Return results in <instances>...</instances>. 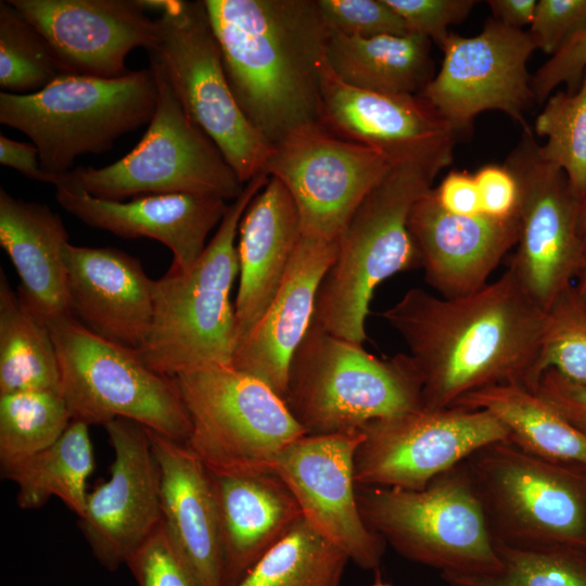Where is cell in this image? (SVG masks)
I'll use <instances>...</instances> for the list:
<instances>
[{
  "label": "cell",
  "instance_id": "obj_11",
  "mask_svg": "<svg viewBox=\"0 0 586 586\" xmlns=\"http://www.w3.org/2000/svg\"><path fill=\"white\" fill-rule=\"evenodd\" d=\"M47 326L72 420L104 426L125 418L187 443L191 422L174 378L150 370L137 351L95 335L73 315Z\"/></svg>",
  "mask_w": 586,
  "mask_h": 586
},
{
  "label": "cell",
  "instance_id": "obj_4",
  "mask_svg": "<svg viewBox=\"0 0 586 586\" xmlns=\"http://www.w3.org/2000/svg\"><path fill=\"white\" fill-rule=\"evenodd\" d=\"M435 177L419 165L396 164L359 204L317 291L313 320L323 330L364 343L375 288L420 265L408 220L415 203L433 188Z\"/></svg>",
  "mask_w": 586,
  "mask_h": 586
},
{
  "label": "cell",
  "instance_id": "obj_49",
  "mask_svg": "<svg viewBox=\"0 0 586 586\" xmlns=\"http://www.w3.org/2000/svg\"><path fill=\"white\" fill-rule=\"evenodd\" d=\"M576 278H577V284L574 285L575 290H576L579 298L582 300V302L586 306V255H585L583 266H582V268H581V270H579Z\"/></svg>",
  "mask_w": 586,
  "mask_h": 586
},
{
  "label": "cell",
  "instance_id": "obj_5",
  "mask_svg": "<svg viewBox=\"0 0 586 586\" xmlns=\"http://www.w3.org/2000/svg\"><path fill=\"white\" fill-rule=\"evenodd\" d=\"M421 388L409 354L378 358L311 320L290 361L284 402L307 434H330L422 408Z\"/></svg>",
  "mask_w": 586,
  "mask_h": 586
},
{
  "label": "cell",
  "instance_id": "obj_48",
  "mask_svg": "<svg viewBox=\"0 0 586 586\" xmlns=\"http://www.w3.org/2000/svg\"><path fill=\"white\" fill-rule=\"evenodd\" d=\"M494 20L514 29L531 26L536 7V0H488Z\"/></svg>",
  "mask_w": 586,
  "mask_h": 586
},
{
  "label": "cell",
  "instance_id": "obj_27",
  "mask_svg": "<svg viewBox=\"0 0 586 586\" xmlns=\"http://www.w3.org/2000/svg\"><path fill=\"white\" fill-rule=\"evenodd\" d=\"M211 474L219 517L224 586H235L294 527L302 513L276 474Z\"/></svg>",
  "mask_w": 586,
  "mask_h": 586
},
{
  "label": "cell",
  "instance_id": "obj_2",
  "mask_svg": "<svg viewBox=\"0 0 586 586\" xmlns=\"http://www.w3.org/2000/svg\"><path fill=\"white\" fill-rule=\"evenodd\" d=\"M231 92L271 145L321 125L329 29L317 0H204Z\"/></svg>",
  "mask_w": 586,
  "mask_h": 586
},
{
  "label": "cell",
  "instance_id": "obj_17",
  "mask_svg": "<svg viewBox=\"0 0 586 586\" xmlns=\"http://www.w3.org/2000/svg\"><path fill=\"white\" fill-rule=\"evenodd\" d=\"M361 429L305 434L278 457L276 474L295 498L304 521L355 564L378 572L384 542L359 510L354 470Z\"/></svg>",
  "mask_w": 586,
  "mask_h": 586
},
{
  "label": "cell",
  "instance_id": "obj_24",
  "mask_svg": "<svg viewBox=\"0 0 586 586\" xmlns=\"http://www.w3.org/2000/svg\"><path fill=\"white\" fill-rule=\"evenodd\" d=\"M337 250L339 240L302 235L276 296L233 353L235 369L259 379L283 399L290 361L309 329L318 288Z\"/></svg>",
  "mask_w": 586,
  "mask_h": 586
},
{
  "label": "cell",
  "instance_id": "obj_25",
  "mask_svg": "<svg viewBox=\"0 0 586 586\" xmlns=\"http://www.w3.org/2000/svg\"><path fill=\"white\" fill-rule=\"evenodd\" d=\"M239 289L234 351L250 335L280 289L302 238L297 207L283 183L269 177L239 225Z\"/></svg>",
  "mask_w": 586,
  "mask_h": 586
},
{
  "label": "cell",
  "instance_id": "obj_35",
  "mask_svg": "<svg viewBox=\"0 0 586 586\" xmlns=\"http://www.w3.org/2000/svg\"><path fill=\"white\" fill-rule=\"evenodd\" d=\"M72 415L61 392L25 391L0 395L1 468L23 461L52 445Z\"/></svg>",
  "mask_w": 586,
  "mask_h": 586
},
{
  "label": "cell",
  "instance_id": "obj_32",
  "mask_svg": "<svg viewBox=\"0 0 586 586\" xmlns=\"http://www.w3.org/2000/svg\"><path fill=\"white\" fill-rule=\"evenodd\" d=\"M25 391L61 392L59 360L48 326L12 290L1 268L0 395Z\"/></svg>",
  "mask_w": 586,
  "mask_h": 586
},
{
  "label": "cell",
  "instance_id": "obj_31",
  "mask_svg": "<svg viewBox=\"0 0 586 586\" xmlns=\"http://www.w3.org/2000/svg\"><path fill=\"white\" fill-rule=\"evenodd\" d=\"M93 468L89 425L72 420L52 445L1 470L5 479L17 485L20 508L37 509L56 497L80 518L88 496L87 480Z\"/></svg>",
  "mask_w": 586,
  "mask_h": 586
},
{
  "label": "cell",
  "instance_id": "obj_22",
  "mask_svg": "<svg viewBox=\"0 0 586 586\" xmlns=\"http://www.w3.org/2000/svg\"><path fill=\"white\" fill-rule=\"evenodd\" d=\"M72 315L90 332L138 351L152 322L154 280L114 247L68 243L63 253Z\"/></svg>",
  "mask_w": 586,
  "mask_h": 586
},
{
  "label": "cell",
  "instance_id": "obj_44",
  "mask_svg": "<svg viewBox=\"0 0 586 586\" xmlns=\"http://www.w3.org/2000/svg\"><path fill=\"white\" fill-rule=\"evenodd\" d=\"M483 214L496 218L517 215L519 187L512 171L506 166L486 165L474 175Z\"/></svg>",
  "mask_w": 586,
  "mask_h": 586
},
{
  "label": "cell",
  "instance_id": "obj_1",
  "mask_svg": "<svg viewBox=\"0 0 586 586\" xmlns=\"http://www.w3.org/2000/svg\"><path fill=\"white\" fill-rule=\"evenodd\" d=\"M381 317L405 341L421 378L424 409L455 405L474 391L518 385L535 392L546 309L509 267L469 295L408 290Z\"/></svg>",
  "mask_w": 586,
  "mask_h": 586
},
{
  "label": "cell",
  "instance_id": "obj_43",
  "mask_svg": "<svg viewBox=\"0 0 586 586\" xmlns=\"http://www.w3.org/2000/svg\"><path fill=\"white\" fill-rule=\"evenodd\" d=\"M586 71V28L551 55L532 76L535 101L543 103L560 84L566 92L578 90Z\"/></svg>",
  "mask_w": 586,
  "mask_h": 586
},
{
  "label": "cell",
  "instance_id": "obj_10",
  "mask_svg": "<svg viewBox=\"0 0 586 586\" xmlns=\"http://www.w3.org/2000/svg\"><path fill=\"white\" fill-rule=\"evenodd\" d=\"M463 462L496 542L586 550V468L545 460L510 440Z\"/></svg>",
  "mask_w": 586,
  "mask_h": 586
},
{
  "label": "cell",
  "instance_id": "obj_39",
  "mask_svg": "<svg viewBox=\"0 0 586 586\" xmlns=\"http://www.w3.org/2000/svg\"><path fill=\"white\" fill-rule=\"evenodd\" d=\"M138 586H200L163 521L126 562Z\"/></svg>",
  "mask_w": 586,
  "mask_h": 586
},
{
  "label": "cell",
  "instance_id": "obj_8",
  "mask_svg": "<svg viewBox=\"0 0 586 586\" xmlns=\"http://www.w3.org/2000/svg\"><path fill=\"white\" fill-rule=\"evenodd\" d=\"M174 379L191 422L186 444L214 474H273L279 455L307 434L281 396L232 365Z\"/></svg>",
  "mask_w": 586,
  "mask_h": 586
},
{
  "label": "cell",
  "instance_id": "obj_33",
  "mask_svg": "<svg viewBox=\"0 0 586 586\" xmlns=\"http://www.w3.org/2000/svg\"><path fill=\"white\" fill-rule=\"evenodd\" d=\"M348 561L302 518L235 586H341Z\"/></svg>",
  "mask_w": 586,
  "mask_h": 586
},
{
  "label": "cell",
  "instance_id": "obj_42",
  "mask_svg": "<svg viewBox=\"0 0 586 586\" xmlns=\"http://www.w3.org/2000/svg\"><path fill=\"white\" fill-rule=\"evenodd\" d=\"M403 20L408 33L422 35L441 46L448 27L462 22L475 0H386Z\"/></svg>",
  "mask_w": 586,
  "mask_h": 586
},
{
  "label": "cell",
  "instance_id": "obj_6",
  "mask_svg": "<svg viewBox=\"0 0 586 586\" xmlns=\"http://www.w3.org/2000/svg\"><path fill=\"white\" fill-rule=\"evenodd\" d=\"M157 98L150 67L117 78L68 75L36 93L1 91L0 123L31 140L42 170L56 183L78 156L111 150L119 137L149 124Z\"/></svg>",
  "mask_w": 586,
  "mask_h": 586
},
{
  "label": "cell",
  "instance_id": "obj_12",
  "mask_svg": "<svg viewBox=\"0 0 586 586\" xmlns=\"http://www.w3.org/2000/svg\"><path fill=\"white\" fill-rule=\"evenodd\" d=\"M160 65L186 113L217 145L242 183L264 171L272 146L253 127L229 87L204 0H154Z\"/></svg>",
  "mask_w": 586,
  "mask_h": 586
},
{
  "label": "cell",
  "instance_id": "obj_50",
  "mask_svg": "<svg viewBox=\"0 0 586 586\" xmlns=\"http://www.w3.org/2000/svg\"><path fill=\"white\" fill-rule=\"evenodd\" d=\"M581 229L586 242V198L582 201L581 204Z\"/></svg>",
  "mask_w": 586,
  "mask_h": 586
},
{
  "label": "cell",
  "instance_id": "obj_21",
  "mask_svg": "<svg viewBox=\"0 0 586 586\" xmlns=\"http://www.w3.org/2000/svg\"><path fill=\"white\" fill-rule=\"evenodd\" d=\"M408 227L429 285L442 297L469 295L487 284L517 244L518 216L456 215L430 189L411 208Z\"/></svg>",
  "mask_w": 586,
  "mask_h": 586
},
{
  "label": "cell",
  "instance_id": "obj_23",
  "mask_svg": "<svg viewBox=\"0 0 586 586\" xmlns=\"http://www.w3.org/2000/svg\"><path fill=\"white\" fill-rule=\"evenodd\" d=\"M55 189L59 205L84 224L125 239L163 243L174 256L170 268L179 271L189 270L200 258L228 207L227 201L205 195L148 194L124 202Z\"/></svg>",
  "mask_w": 586,
  "mask_h": 586
},
{
  "label": "cell",
  "instance_id": "obj_7",
  "mask_svg": "<svg viewBox=\"0 0 586 586\" xmlns=\"http://www.w3.org/2000/svg\"><path fill=\"white\" fill-rule=\"evenodd\" d=\"M463 461L422 489L357 486L364 521L399 555L442 574L496 571L495 539Z\"/></svg>",
  "mask_w": 586,
  "mask_h": 586
},
{
  "label": "cell",
  "instance_id": "obj_47",
  "mask_svg": "<svg viewBox=\"0 0 586 586\" xmlns=\"http://www.w3.org/2000/svg\"><path fill=\"white\" fill-rule=\"evenodd\" d=\"M0 163L17 170L28 179L53 186L55 183V178L42 170L38 150L33 143L16 141L1 133Z\"/></svg>",
  "mask_w": 586,
  "mask_h": 586
},
{
  "label": "cell",
  "instance_id": "obj_30",
  "mask_svg": "<svg viewBox=\"0 0 586 586\" xmlns=\"http://www.w3.org/2000/svg\"><path fill=\"white\" fill-rule=\"evenodd\" d=\"M453 406L489 411L507 426L511 442L536 457L586 468V434L536 392L494 385L469 393Z\"/></svg>",
  "mask_w": 586,
  "mask_h": 586
},
{
  "label": "cell",
  "instance_id": "obj_29",
  "mask_svg": "<svg viewBox=\"0 0 586 586\" xmlns=\"http://www.w3.org/2000/svg\"><path fill=\"white\" fill-rule=\"evenodd\" d=\"M431 42L412 33L362 38L329 30L326 58L334 75L351 87L417 95L435 75Z\"/></svg>",
  "mask_w": 586,
  "mask_h": 586
},
{
  "label": "cell",
  "instance_id": "obj_36",
  "mask_svg": "<svg viewBox=\"0 0 586 586\" xmlns=\"http://www.w3.org/2000/svg\"><path fill=\"white\" fill-rule=\"evenodd\" d=\"M73 74L47 40L8 1L0 2V87L13 94L36 93Z\"/></svg>",
  "mask_w": 586,
  "mask_h": 586
},
{
  "label": "cell",
  "instance_id": "obj_14",
  "mask_svg": "<svg viewBox=\"0 0 586 586\" xmlns=\"http://www.w3.org/2000/svg\"><path fill=\"white\" fill-rule=\"evenodd\" d=\"M533 135L531 128L523 129L505 163L519 187V233L509 267L547 309L573 284L585 259L586 242L581 229L582 201L565 174L540 157Z\"/></svg>",
  "mask_w": 586,
  "mask_h": 586
},
{
  "label": "cell",
  "instance_id": "obj_28",
  "mask_svg": "<svg viewBox=\"0 0 586 586\" xmlns=\"http://www.w3.org/2000/svg\"><path fill=\"white\" fill-rule=\"evenodd\" d=\"M68 243L59 214L0 188V245L18 275L20 298L46 324L72 315L63 257Z\"/></svg>",
  "mask_w": 586,
  "mask_h": 586
},
{
  "label": "cell",
  "instance_id": "obj_20",
  "mask_svg": "<svg viewBox=\"0 0 586 586\" xmlns=\"http://www.w3.org/2000/svg\"><path fill=\"white\" fill-rule=\"evenodd\" d=\"M47 40L75 75L117 78L128 53L153 50L156 20L142 0H7Z\"/></svg>",
  "mask_w": 586,
  "mask_h": 586
},
{
  "label": "cell",
  "instance_id": "obj_45",
  "mask_svg": "<svg viewBox=\"0 0 586 586\" xmlns=\"http://www.w3.org/2000/svg\"><path fill=\"white\" fill-rule=\"evenodd\" d=\"M535 392L586 434V384L571 381L556 370L547 369Z\"/></svg>",
  "mask_w": 586,
  "mask_h": 586
},
{
  "label": "cell",
  "instance_id": "obj_38",
  "mask_svg": "<svg viewBox=\"0 0 586 586\" xmlns=\"http://www.w3.org/2000/svg\"><path fill=\"white\" fill-rule=\"evenodd\" d=\"M540 369L543 373L553 369L571 381L586 384V306L574 284L546 309Z\"/></svg>",
  "mask_w": 586,
  "mask_h": 586
},
{
  "label": "cell",
  "instance_id": "obj_26",
  "mask_svg": "<svg viewBox=\"0 0 586 586\" xmlns=\"http://www.w3.org/2000/svg\"><path fill=\"white\" fill-rule=\"evenodd\" d=\"M146 431L160 471L162 521L199 585L224 586L212 474L186 443Z\"/></svg>",
  "mask_w": 586,
  "mask_h": 586
},
{
  "label": "cell",
  "instance_id": "obj_9",
  "mask_svg": "<svg viewBox=\"0 0 586 586\" xmlns=\"http://www.w3.org/2000/svg\"><path fill=\"white\" fill-rule=\"evenodd\" d=\"M158 98L138 144L104 167L73 168L55 183L109 201L184 193L234 201L244 183L212 139L186 113L157 62L151 58Z\"/></svg>",
  "mask_w": 586,
  "mask_h": 586
},
{
  "label": "cell",
  "instance_id": "obj_34",
  "mask_svg": "<svg viewBox=\"0 0 586 586\" xmlns=\"http://www.w3.org/2000/svg\"><path fill=\"white\" fill-rule=\"evenodd\" d=\"M500 566L483 574H442L450 586H586V550L496 542Z\"/></svg>",
  "mask_w": 586,
  "mask_h": 586
},
{
  "label": "cell",
  "instance_id": "obj_40",
  "mask_svg": "<svg viewBox=\"0 0 586 586\" xmlns=\"http://www.w3.org/2000/svg\"><path fill=\"white\" fill-rule=\"evenodd\" d=\"M317 4L332 31L362 38L408 34L386 0H317Z\"/></svg>",
  "mask_w": 586,
  "mask_h": 586
},
{
  "label": "cell",
  "instance_id": "obj_13",
  "mask_svg": "<svg viewBox=\"0 0 586 586\" xmlns=\"http://www.w3.org/2000/svg\"><path fill=\"white\" fill-rule=\"evenodd\" d=\"M355 458L357 486L422 489L477 449L509 441L507 426L484 409L419 408L370 421Z\"/></svg>",
  "mask_w": 586,
  "mask_h": 586
},
{
  "label": "cell",
  "instance_id": "obj_19",
  "mask_svg": "<svg viewBox=\"0 0 586 586\" xmlns=\"http://www.w3.org/2000/svg\"><path fill=\"white\" fill-rule=\"evenodd\" d=\"M104 429L114 453L110 477L88 493L79 523L93 556L115 571L162 522L161 484L143 425L117 418Z\"/></svg>",
  "mask_w": 586,
  "mask_h": 586
},
{
  "label": "cell",
  "instance_id": "obj_15",
  "mask_svg": "<svg viewBox=\"0 0 586 586\" xmlns=\"http://www.w3.org/2000/svg\"><path fill=\"white\" fill-rule=\"evenodd\" d=\"M394 165L380 151L316 125L273 145L263 173L290 192L303 235L339 240L359 204Z\"/></svg>",
  "mask_w": 586,
  "mask_h": 586
},
{
  "label": "cell",
  "instance_id": "obj_41",
  "mask_svg": "<svg viewBox=\"0 0 586 586\" xmlns=\"http://www.w3.org/2000/svg\"><path fill=\"white\" fill-rule=\"evenodd\" d=\"M586 28V0H538L530 36L550 56Z\"/></svg>",
  "mask_w": 586,
  "mask_h": 586
},
{
  "label": "cell",
  "instance_id": "obj_16",
  "mask_svg": "<svg viewBox=\"0 0 586 586\" xmlns=\"http://www.w3.org/2000/svg\"><path fill=\"white\" fill-rule=\"evenodd\" d=\"M443 62L419 93L457 138L485 111H500L530 128L524 113L535 101L526 64L536 49L528 31L489 20L472 37L449 34L440 46Z\"/></svg>",
  "mask_w": 586,
  "mask_h": 586
},
{
  "label": "cell",
  "instance_id": "obj_37",
  "mask_svg": "<svg viewBox=\"0 0 586 586\" xmlns=\"http://www.w3.org/2000/svg\"><path fill=\"white\" fill-rule=\"evenodd\" d=\"M535 133L545 137L538 154L560 168L573 193L586 198V71L578 90L551 95L537 115Z\"/></svg>",
  "mask_w": 586,
  "mask_h": 586
},
{
  "label": "cell",
  "instance_id": "obj_3",
  "mask_svg": "<svg viewBox=\"0 0 586 586\" xmlns=\"http://www.w3.org/2000/svg\"><path fill=\"white\" fill-rule=\"evenodd\" d=\"M268 179L264 173L257 175L228 204L214 237L189 270L169 268L154 280L152 322L137 351L150 370L174 378L202 365H231L235 318L230 293L239 275L235 238L245 209Z\"/></svg>",
  "mask_w": 586,
  "mask_h": 586
},
{
  "label": "cell",
  "instance_id": "obj_18",
  "mask_svg": "<svg viewBox=\"0 0 586 586\" xmlns=\"http://www.w3.org/2000/svg\"><path fill=\"white\" fill-rule=\"evenodd\" d=\"M322 120L329 132L373 148L395 165L411 163L433 175L453 162L457 136L419 94L379 93L351 87L321 66Z\"/></svg>",
  "mask_w": 586,
  "mask_h": 586
},
{
  "label": "cell",
  "instance_id": "obj_46",
  "mask_svg": "<svg viewBox=\"0 0 586 586\" xmlns=\"http://www.w3.org/2000/svg\"><path fill=\"white\" fill-rule=\"evenodd\" d=\"M433 189L438 203L449 213L456 215L482 213L474 175L467 171H449L438 187Z\"/></svg>",
  "mask_w": 586,
  "mask_h": 586
}]
</instances>
